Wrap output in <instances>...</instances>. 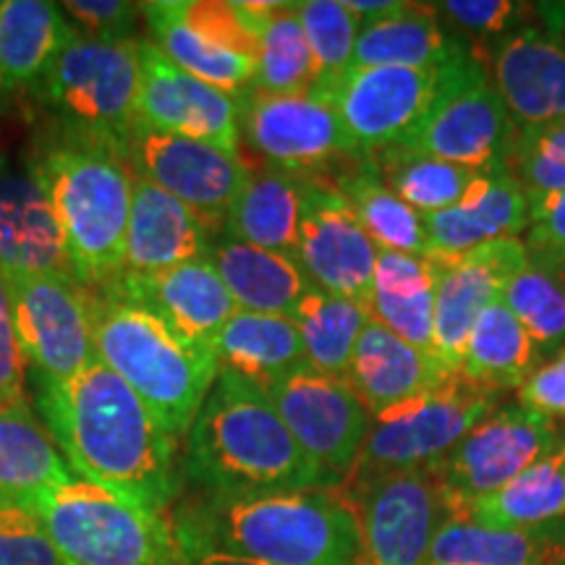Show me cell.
I'll list each match as a JSON object with an SVG mask.
<instances>
[{"mask_svg":"<svg viewBox=\"0 0 565 565\" xmlns=\"http://www.w3.org/2000/svg\"><path fill=\"white\" fill-rule=\"evenodd\" d=\"M38 408L76 479L158 513L179 498V443L97 356L63 383H40Z\"/></svg>","mask_w":565,"mask_h":565,"instance_id":"cell-1","label":"cell"},{"mask_svg":"<svg viewBox=\"0 0 565 565\" xmlns=\"http://www.w3.org/2000/svg\"><path fill=\"white\" fill-rule=\"evenodd\" d=\"M183 477L215 498L335 490L265 391L221 370L186 435Z\"/></svg>","mask_w":565,"mask_h":565,"instance_id":"cell-2","label":"cell"},{"mask_svg":"<svg viewBox=\"0 0 565 565\" xmlns=\"http://www.w3.org/2000/svg\"><path fill=\"white\" fill-rule=\"evenodd\" d=\"M183 557L223 553L265 565H356L359 524L335 490L263 498L200 494L173 513Z\"/></svg>","mask_w":565,"mask_h":565,"instance_id":"cell-3","label":"cell"},{"mask_svg":"<svg viewBox=\"0 0 565 565\" xmlns=\"http://www.w3.org/2000/svg\"><path fill=\"white\" fill-rule=\"evenodd\" d=\"M71 270L84 288H105L124 270L134 173L110 141L61 134L32 160Z\"/></svg>","mask_w":565,"mask_h":565,"instance_id":"cell-4","label":"cell"},{"mask_svg":"<svg viewBox=\"0 0 565 565\" xmlns=\"http://www.w3.org/2000/svg\"><path fill=\"white\" fill-rule=\"evenodd\" d=\"M95 356L145 401L160 427L181 443L215 383V353L173 335L137 303L92 296Z\"/></svg>","mask_w":565,"mask_h":565,"instance_id":"cell-5","label":"cell"},{"mask_svg":"<svg viewBox=\"0 0 565 565\" xmlns=\"http://www.w3.org/2000/svg\"><path fill=\"white\" fill-rule=\"evenodd\" d=\"M26 508L68 565H183L171 519L84 479L53 487Z\"/></svg>","mask_w":565,"mask_h":565,"instance_id":"cell-6","label":"cell"},{"mask_svg":"<svg viewBox=\"0 0 565 565\" xmlns=\"http://www.w3.org/2000/svg\"><path fill=\"white\" fill-rule=\"evenodd\" d=\"M139 92L137 38L92 40L76 32L47 68L38 97L66 134L110 141L121 150L139 126Z\"/></svg>","mask_w":565,"mask_h":565,"instance_id":"cell-7","label":"cell"},{"mask_svg":"<svg viewBox=\"0 0 565 565\" xmlns=\"http://www.w3.org/2000/svg\"><path fill=\"white\" fill-rule=\"evenodd\" d=\"M513 129L482 55L466 42L435 66L433 100L401 145L475 171H498Z\"/></svg>","mask_w":565,"mask_h":565,"instance_id":"cell-8","label":"cell"},{"mask_svg":"<svg viewBox=\"0 0 565 565\" xmlns=\"http://www.w3.org/2000/svg\"><path fill=\"white\" fill-rule=\"evenodd\" d=\"M494 404L498 393L469 383L466 377H454L374 416L362 454L341 487L437 463L494 412Z\"/></svg>","mask_w":565,"mask_h":565,"instance_id":"cell-9","label":"cell"},{"mask_svg":"<svg viewBox=\"0 0 565 565\" xmlns=\"http://www.w3.org/2000/svg\"><path fill=\"white\" fill-rule=\"evenodd\" d=\"M236 97L242 139L249 141L265 166L299 179L333 181L351 162L366 158L322 97L267 95L252 87Z\"/></svg>","mask_w":565,"mask_h":565,"instance_id":"cell-10","label":"cell"},{"mask_svg":"<svg viewBox=\"0 0 565 565\" xmlns=\"http://www.w3.org/2000/svg\"><path fill=\"white\" fill-rule=\"evenodd\" d=\"M359 524L356 565H427L448 508L433 466L338 487Z\"/></svg>","mask_w":565,"mask_h":565,"instance_id":"cell-11","label":"cell"},{"mask_svg":"<svg viewBox=\"0 0 565 565\" xmlns=\"http://www.w3.org/2000/svg\"><path fill=\"white\" fill-rule=\"evenodd\" d=\"M561 437L555 419L532 408H494L448 456L433 463L448 515H461L477 500L503 490L550 454Z\"/></svg>","mask_w":565,"mask_h":565,"instance_id":"cell-12","label":"cell"},{"mask_svg":"<svg viewBox=\"0 0 565 565\" xmlns=\"http://www.w3.org/2000/svg\"><path fill=\"white\" fill-rule=\"evenodd\" d=\"M121 158L137 179L154 183L196 212L210 233L225 228V215L249 175L238 152L147 126H137L124 139Z\"/></svg>","mask_w":565,"mask_h":565,"instance_id":"cell-13","label":"cell"},{"mask_svg":"<svg viewBox=\"0 0 565 565\" xmlns=\"http://www.w3.org/2000/svg\"><path fill=\"white\" fill-rule=\"evenodd\" d=\"M9 280L26 366L40 383H63L95 359L92 296L71 275H17Z\"/></svg>","mask_w":565,"mask_h":565,"instance_id":"cell-14","label":"cell"},{"mask_svg":"<svg viewBox=\"0 0 565 565\" xmlns=\"http://www.w3.org/2000/svg\"><path fill=\"white\" fill-rule=\"evenodd\" d=\"M267 398L301 450L341 487L370 435L372 416L341 377L301 366L267 387Z\"/></svg>","mask_w":565,"mask_h":565,"instance_id":"cell-15","label":"cell"},{"mask_svg":"<svg viewBox=\"0 0 565 565\" xmlns=\"http://www.w3.org/2000/svg\"><path fill=\"white\" fill-rule=\"evenodd\" d=\"M377 252L343 196L328 181H307L294 257L307 280L324 294L364 303Z\"/></svg>","mask_w":565,"mask_h":565,"instance_id":"cell-16","label":"cell"},{"mask_svg":"<svg viewBox=\"0 0 565 565\" xmlns=\"http://www.w3.org/2000/svg\"><path fill=\"white\" fill-rule=\"evenodd\" d=\"M141 92L139 126L223 147L242 154L238 97L196 79L162 55L150 40H139Z\"/></svg>","mask_w":565,"mask_h":565,"instance_id":"cell-17","label":"cell"},{"mask_svg":"<svg viewBox=\"0 0 565 565\" xmlns=\"http://www.w3.org/2000/svg\"><path fill=\"white\" fill-rule=\"evenodd\" d=\"M433 259L437 265L433 356L445 372L463 377L461 359L477 317L529 257L521 238H500L456 257Z\"/></svg>","mask_w":565,"mask_h":565,"instance_id":"cell-18","label":"cell"},{"mask_svg":"<svg viewBox=\"0 0 565 565\" xmlns=\"http://www.w3.org/2000/svg\"><path fill=\"white\" fill-rule=\"evenodd\" d=\"M433 92L435 68L374 66L351 68L324 100L341 118L356 150L370 158L401 145L414 131Z\"/></svg>","mask_w":565,"mask_h":565,"instance_id":"cell-19","label":"cell"},{"mask_svg":"<svg viewBox=\"0 0 565 565\" xmlns=\"http://www.w3.org/2000/svg\"><path fill=\"white\" fill-rule=\"evenodd\" d=\"M105 294L131 301L196 349H210L223 324L236 315V301L210 257L152 275H116Z\"/></svg>","mask_w":565,"mask_h":565,"instance_id":"cell-20","label":"cell"},{"mask_svg":"<svg viewBox=\"0 0 565 565\" xmlns=\"http://www.w3.org/2000/svg\"><path fill=\"white\" fill-rule=\"evenodd\" d=\"M487 58L515 129L565 121V47L542 26L503 32L490 42Z\"/></svg>","mask_w":565,"mask_h":565,"instance_id":"cell-21","label":"cell"},{"mask_svg":"<svg viewBox=\"0 0 565 565\" xmlns=\"http://www.w3.org/2000/svg\"><path fill=\"white\" fill-rule=\"evenodd\" d=\"M0 273L71 275L66 246L51 200L32 160L19 162L0 150Z\"/></svg>","mask_w":565,"mask_h":565,"instance_id":"cell-22","label":"cell"},{"mask_svg":"<svg viewBox=\"0 0 565 565\" xmlns=\"http://www.w3.org/2000/svg\"><path fill=\"white\" fill-rule=\"evenodd\" d=\"M210 244L212 233L196 212L154 183L134 175L121 273L152 275L171 270L175 265L207 257Z\"/></svg>","mask_w":565,"mask_h":565,"instance_id":"cell-23","label":"cell"},{"mask_svg":"<svg viewBox=\"0 0 565 565\" xmlns=\"http://www.w3.org/2000/svg\"><path fill=\"white\" fill-rule=\"evenodd\" d=\"M454 380L433 353L414 349L380 322L370 320L353 349L345 383L374 416Z\"/></svg>","mask_w":565,"mask_h":565,"instance_id":"cell-24","label":"cell"},{"mask_svg":"<svg viewBox=\"0 0 565 565\" xmlns=\"http://www.w3.org/2000/svg\"><path fill=\"white\" fill-rule=\"evenodd\" d=\"M422 217L429 257H456L500 238H521L529 225V200L511 175L498 168L484 173L461 204Z\"/></svg>","mask_w":565,"mask_h":565,"instance_id":"cell-25","label":"cell"},{"mask_svg":"<svg viewBox=\"0 0 565 565\" xmlns=\"http://www.w3.org/2000/svg\"><path fill=\"white\" fill-rule=\"evenodd\" d=\"M207 257L242 312L294 317L315 288L294 257L238 242L225 231L212 236Z\"/></svg>","mask_w":565,"mask_h":565,"instance_id":"cell-26","label":"cell"},{"mask_svg":"<svg viewBox=\"0 0 565 565\" xmlns=\"http://www.w3.org/2000/svg\"><path fill=\"white\" fill-rule=\"evenodd\" d=\"M427 565H565V521L540 529H492L448 515L433 536Z\"/></svg>","mask_w":565,"mask_h":565,"instance_id":"cell-27","label":"cell"},{"mask_svg":"<svg viewBox=\"0 0 565 565\" xmlns=\"http://www.w3.org/2000/svg\"><path fill=\"white\" fill-rule=\"evenodd\" d=\"M74 471L61 456L30 398L0 406V503L32 505L40 494L71 482Z\"/></svg>","mask_w":565,"mask_h":565,"instance_id":"cell-28","label":"cell"},{"mask_svg":"<svg viewBox=\"0 0 565 565\" xmlns=\"http://www.w3.org/2000/svg\"><path fill=\"white\" fill-rule=\"evenodd\" d=\"M307 181L273 166L249 168L242 192L225 215L223 231L259 249L296 257Z\"/></svg>","mask_w":565,"mask_h":565,"instance_id":"cell-29","label":"cell"},{"mask_svg":"<svg viewBox=\"0 0 565 565\" xmlns=\"http://www.w3.org/2000/svg\"><path fill=\"white\" fill-rule=\"evenodd\" d=\"M76 30L58 3L3 0L0 6V92L38 89Z\"/></svg>","mask_w":565,"mask_h":565,"instance_id":"cell-30","label":"cell"},{"mask_svg":"<svg viewBox=\"0 0 565 565\" xmlns=\"http://www.w3.org/2000/svg\"><path fill=\"white\" fill-rule=\"evenodd\" d=\"M217 366L236 372L259 391H267L282 377L307 366V353L291 317L242 312L223 324L212 343Z\"/></svg>","mask_w":565,"mask_h":565,"instance_id":"cell-31","label":"cell"},{"mask_svg":"<svg viewBox=\"0 0 565 565\" xmlns=\"http://www.w3.org/2000/svg\"><path fill=\"white\" fill-rule=\"evenodd\" d=\"M463 45L466 40L443 30L435 6L401 3L359 30L353 68H435Z\"/></svg>","mask_w":565,"mask_h":565,"instance_id":"cell-32","label":"cell"},{"mask_svg":"<svg viewBox=\"0 0 565 565\" xmlns=\"http://www.w3.org/2000/svg\"><path fill=\"white\" fill-rule=\"evenodd\" d=\"M328 183L343 196L366 236L377 244V249L429 257L424 217L385 186L372 158L351 162Z\"/></svg>","mask_w":565,"mask_h":565,"instance_id":"cell-33","label":"cell"},{"mask_svg":"<svg viewBox=\"0 0 565 565\" xmlns=\"http://www.w3.org/2000/svg\"><path fill=\"white\" fill-rule=\"evenodd\" d=\"M540 351L524 324L505 307L503 296L494 294L477 317L466 341L461 374L469 383L500 393L508 387L519 391L540 362Z\"/></svg>","mask_w":565,"mask_h":565,"instance_id":"cell-34","label":"cell"},{"mask_svg":"<svg viewBox=\"0 0 565 565\" xmlns=\"http://www.w3.org/2000/svg\"><path fill=\"white\" fill-rule=\"evenodd\" d=\"M492 529H540L565 521V435L550 454L461 513Z\"/></svg>","mask_w":565,"mask_h":565,"instance_id":"cell-35","label":"cell"},{"mask_svg":"<svg viewBox=\"0 0 565 565\" xmlns=\"http://www.w3.org/2000/svg\"><path fill=\"white\" fill-rule=\"evenodd\" d=\"M244 9L257 21L259 34L257 76L252 89L267 95H312L317 71L296 3L244 0Z\"/></svg>","mask_w":565,"mask_h":565,"instance_id":"cell-36","label":"cell"},{"mask_svg":"<svg viewBox=\"0 0 565 565\" xmlns=\"http://www.w3.org/2000/svg\"><path fill=\"white\" fill-rule=\"evenodd\" d=\"M141 17L150 24V42L173 66L212 84V87L231 92V95H242L244 89H249L254 84L257 61L223 51V47L204 40L200 32H194L181 19L175 0L141 3Z\"/></svg>","mask_w":565,"mask_h":565,"instance_id":"cell-37","label":"cell"},{"mask_svg":"<svg viewBox=\"0 0 565 565\" xmlns=\"http://www.w3.org/2000/svg\"><path fill=\"white\" fill-rule=\"evenodd\" d=\"M370 158L385 186L419 215L456 207L469 194V189L484 173H490L429 158V154L408 150L404 145L385 147V150L374 152Z\"/></svg>","mask_w":565,"mask_h":565,"instance_id":"cell-38","label":"cell"},{"mask_svg":"<svg viewBox=\"0 0 565 565\" xmlns=\"http://www.w3.org/2000/svg\"><path fill=\"white\" fill-rule=\"evenodd\" d=\"M309 366L345 380L359 335L370 322L364 303L312 288L294 312Z\"/></svg>","mask_w":565,"mask_h":565,"instance_id":"cell-39","label":"cell"},{"mask_svg":"<svg viewBox=\"0 0 565 565\" xmlns=\"http://www.w3.org/2000/svg\"><path fill=\"white\" fill-rule=\"evenodd\" d=\"M505 307L524 324L540 356L565 349V280L542 267L526 265L505 282Z\"/></svg>","mask_w":565,"mask_h":565,"instance_id":"cell-40","label":"cell"},{"mask_svg":"<svg viewBox=\"0 0 565 565\" xmlns=\"http://www.w3.org/2000/svg\"><path fill=\"white\" fill-rule=\"evenodd\" d=\"M301 30L312 51L317 84L315 97H328L330 89L353 68V47L359 38V21L338 0H303L296 3Z\"/></svg>","mask_w":565,"mask_h":565,"instance_id":"cell-41","label":"cell"},{"mask_svg":"<svg viewBox=\"0 0 565 565\" xmlns=\"http://www.w3.org/2000/svg\"><path fill=\"white\" fill-rule=\"evenodd\" d=\"M503 171L524 192L529 204L565 192V121L513 129Z\"/></svg>","mask_w":565,"mask_h":565,"instance_id":"cell-42","label":"cell"},{"mask_svg":"<svg viewBox=\"0 0 565 565\" xmlns=\"http://www.w3.org/2000/svg\"><path fill=\"white\" fill-rule=\"evenodd\" d=\"M175 3L181 19L212 45L252 61L259 58L257 21L244 9V3H225V0H175Z\"/></svg>","mask_w":565,"mask_h":565,"instance_id":"cell-43","label":"cell"},{"mask_svg":"<svg viewBox=\"0 0 565 565\" xmlns=\"http://www.w3.org/2000/svg\"><path fill=\"white\" fill-rule=\"evenodd\" d=\"M0 565H68L32 508L0 503Z\"/></svg>","mask_w":565,"mask_h":565,"instance_id":"cell-44","label":"cell"},{"mask_svg":"<svg viewBox=\"0 0 565 565\" xmlns=\"http://www.w3.org/2000/svg\"><path fill=\"white\" fill-rule=\"evenodd\" d=\"M370 320L398 335L414 349L433 353V324H435V291L419 296H387L370 291L364 299Z\"/></svg>","mask_w":565,"mask_h":565,"instance_id":"cell-45","label":"cell"},{"mask_svg":"<svg viewBox=\"0 0 565 565\" xmlns=\"http://www.w3.org/2000/svg\"><path fill=\"white\" fill-rule=\"evenodd\" d=\"M529 263L553 275H565V192L550 194L529 204V225L524 231Z\"/></svg>","mask_w":565,"mask_h":565,"instance_id":"cell-46","label":"cell"},{"mask_svg":"<svg viewBox=\"0 0 565 565\" xmlns=\"http://www.w3.org/2000/svg\"><path fill=\"white\" fill-rule=\"evenodd\" d=\"M61 11L74 19V30L92 40H131L141 3L126 0H63Z\"/></svg>","mask_w":565,"mask_h":565,"instance_id":"cell-47","label":"cell"},{"mask_svg":"<svg viewBox=\"0 0 565 565\" xmlns=\"http://www.w3.org/2000/svg\"><path fill=\"white\" fill-rule=\"evenodd\" d=\"M435 9L471 38L492 40L524 24V13H529L524 11L526 6L508 3V0H448V3H437Z\"/></svg>","mask_w":565,"mask_h":565,"instance_id":"cell-48","label":"cell"},{"mask_svg":"<svg viewBox=\"0 0 565 565\" xmlns=\"http://www.w3.org/2000/svg\"><path fill=\"white\" fill-rule=\"evenodd\" d=\"M437 265L433 257H414L401 252H377L372 291L387 296H419L435 291Z\"/></svg>","mask_w":565,"mask_h":565,"instance_id":"cell-49","label":"cell"},{"mask_svg":"<svg viewBox=\"0 0 565 565\" xmlns=\"http://www.w3.org/2000/svg\"><path fill=\"white\" fill-rule=\"evenodd\" d=\"M26 359L21 351L9 280L0 273V406L26 398Z\"/></svg>","mask_w":565,"mask_h":565,"instance_id":"cell-50","label":"cell"},{"mask_svg":"<svg viewBox=\"0 0 565 565\" xmlns=\"http://www.w3.org/2000/svg\"><path fill=\"white\" fill-rule=\"evenodd\" d=\"M519 401L521 406L550 419L555 416L565 419V349L529 374L524 385L519 387Z\"/></svg>","mask_w":565,"mask_h":565,"instance_id":"cell-51","label":"cell"},{"mask_svg":"<svg viewBox=\"0 0 565 565\" xmlns=\"http://www.w3.org/2000/svg\"><path fill=\"white\" fill-rule=\"evenodd\" d=\"M532 9L542 21V30L565 47V3H536Z\"/></svg>","mask_w":565,"mask_h":565,"instance_id":"cell-52","label":"cell"},{"mask_svg":"<svg viewBox=\"0 0 565 565\" xmlns=\"http://www.w3.org/2000/svg\"><path fill=\"white\" fill-rule=\"evenodd\" d=\"M183 565H265V563L246 561V557L223 555V553H192L183 557Z\"/></svg>","mask_w":565,"mask_h":565,"instance_id":"cell-53","label":"cell"},{"mask_svg":"<svg viewBox=\"0 0 565 565\" xmlns=\"http://www.w3.org/2000/svg\"><path fill=\"white\" fill-rule=\"evenodd\" d=\"M0 6H3V0H0Z\"/></svg>","mask_w":565,"mask_h":565,"instance_id":"cell-54","label":"cell"},{"mask_svg":"<svg viewBox=\"0 0 565 565\" xmlns=\"http://www.w3.org/2000/svg\"><path fill=\"white\" fill-rule=\"evenodd\" d=\"M563 280H565V275H563Z\"/></svg>","mask_w":565,"mask_h":565,"instance_id":"cell-55","label":"cell"}]
</instances>
